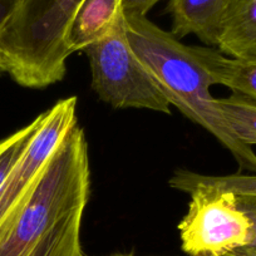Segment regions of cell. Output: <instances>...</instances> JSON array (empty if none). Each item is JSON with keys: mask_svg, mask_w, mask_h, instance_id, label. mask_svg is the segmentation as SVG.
Segmentation results:
<instances>
[{"mask_svg": "<svg viewBox=\"0 0 256 256\" xmlns=\"http://www.w3.org/2000/svg\"><path fill=\"white\" fill-rule=\"evenodd\" d=\"M90 188L88 144L77 123L0 225V256H84L80 228Z\"/></svg>", "mask_w": 256, "mask_h": 256, "instance_id": "6da1fadb", "label": "cell"}, {"mask_svg": "<svg viewBox=\"0 0 256 256\" xmlns=\"http://www.w3.org/2000/svg\"><path fill=\"white\" fill-rule=\"evenodd\" d=\"M128 40L170 104L210 132L241 170L256 174V154L226 124L210 87V74L196 46L181 43L147 16H124Z\"/></svg>", "mask_w": 256, "mask_h": 256, "instance_id": "7a4b0ae2", "label": "cell"}, {"mask_svg": "<svg viewBox=\"0 0 256 256\" xmlns=\"http://www.w3.org/2000/svg\"><path fill=\"white\" fill-rule=\"evenodd\" d=\"M83 0H20L0 28V73L44 88L63 80L70 26Z\"/></svg>", "mask_w": 256, "mask_h": 256, "instance_id": "3957f363", "label": "cell"}, {"mask_svg": "<svg viewBox=\"0 0 256 256\" xmlns=\"http://www.w3.org/2000/svg\"><path fill=\"white\" fill-rule=\"evenodd\" d=\"M168 184L191 196L178 225L182 250L190 256H228L251 241V222L238 195L174 174Z\"/></svg>", "mask_w": 256, "mask_h": 256, "instance_id": "277c9868", "label": "cell"}, {"mask_svg": "<svg viewBox=\"0 0 256 256\" xmlns=\"http://www.w3.org/2000/svg\"><path fill=\"white\" fill-rule=\"evenodd\" d=\"M90 60L92 88L113 108L170 113V102L128 40L123 12L112 30L83 50Z\"/></svg>", "mask_w": 256, "mask_h": 256, "instance_id": "5b68a950", "label": "cell"}, {"mask_svg": "<svg viewBox=\"0 0 256 256\" xmlns=\"http://www.w3.org/2000/svg\"><path fill=\"white\" fill-rule=\"evenodd\" d=\"M77 123L76 97L60 100L46 110L40 130L0 187V225L26 198L56 147Z\"/></svg>", "mask_w": 256, "mask_h": 256, "instance_id": "8992f818", "label": "cell"}, {"mask_svg": "<svg viewBox=\"0 0 256 256\" xmlns=\"http://www.w3.org/2000/svg\"><path fill=\"white\" fill-rule=\"evenodd\" d=\"M226 0H170L171 33L177 39L194 34L202 43L216 46Z\"/></svg>", "mask_w": 256, "mask_h": 256, "instance_id": "52a82bcc", "label": "cell"}, {"mask_svg": "<svg viewBox=\"0 0 256 256\" xmlns=\"http://www.w3.org/2000/svg\"><path fill=\"white\" fill-rule=\"evenodd\" d=\"M216 46L232 58L256 56V0H226Z\"/></svg>", "mask_w": 256, "mask_h": 256, "instance_id": "ba28073f", "label": "cell"}, {"mask_svg": "<svg viewBox=\"0 0 256 256\" xmlns=\"http://www.w3.org/2000/svg\"><path fill=\"white\" fill-rule=\"evenodd\" d=\"M122 13V0H83L70 26L68 42L74 52L107 36Z\"/></svg>", "mask_w": 256, "mask_h": 256, "instance_id": "9c48e42d", "label": "cell"}, {"mask_svg": "<svg viewBox=\"0 0 256 256\" xmlns=\"http://www.w3.org/2000/svg\"><path fill=\"white\" fill-rule=\"evenodd\" d=\"M212 86H225L232 93L256 100V56L232 58L218 49L196 46Z\"/></svg>", "mask_w": 256, "mask_h": 256, "instance_id": "30bf717a", "label": "cell"}, {"mask_svg": "<svg viewBox=\"0 0 256 256\" xmlns=\"http://www.w3.org/2000/svg\"><path fill=\"white\" fill-rule=\"evenodd\" d=\"M216 106L226 124L244 144H256V100L231 93L226 98H216Z\"/></svg>", "mask_w": 256, "mask_h": 256, "instance_id": "8fae6325", "label": "cell"}, {"mask_svg": "<svg viewBox=\"0 0 256 256\" xmlns=\"http://www.w3.org/2000/svg\"><path fill=\"white\" fill-rule=\"evenodd\" d=\"M44 120H46V112L40 113L26 127L20 128L3 141H0V187L3 186L8 174H10L24 151L28 148L36 132L40 130Z\"/></svg>", "mask_w": 256, "mask_h": 256, "instance_id": "7c38bea8", "label": "cell"}, {"mask_svg": "<svg viewBox=\"0 0 256 256\" xmlns=\"http://www.w3.org/2000/svg\"><path fill=\"white\" fill-rule=\"evenodd\" d=\"M174 174L181 178L192 182L210 184L220 190L234 192L235 195L256 196V174H228V176H208L187 170H177Z\"/></svg>", "mask_w": 256, "mask_h": 256, "instance_id": "4fadbf2b", "label": "cell"}, {"mask_svg": "<svg viewBox=\"0 0 256 256\" xmlns=\"http://www.w3.org/2000/svg\"><path fill=\"white\" fill-rule=\"evenodd\" d=\"M238 201L251 222V241L246 248H256V196L238 195Z\"/></svg>", "mask_w": 256, "mask_h": 256, "instance_id": "5bb4252c", "label": "cell"}, {"mask_svg": "<svg viewBox=\"0 0 256 256\" xmlns=\"http://www.w3.org/2000/svg\"><path fill=\"white\" fill-rule=\"evenodd\" d=\"M161 0H122V12L124 16H147V13Z\"/></svg>", "mask_w": 256, "mask_h": 256, "instance_id": "9a60e30c", "label": "cell"}, {"mask_svg": "<svg viewBox=\"0 0 256 256\" xmlns=\"http://www.w3.org/2000/svg\"><path fill=\"white\" fill-rule=\"evenodd\" d=\"M19 3L20 0H0V28L8 20Z\"/></svg>", "mask_w": 256, "mask_h": 256, "instance_id": "2e32d148", "label": "cell"}, {"mask_svg": "<svg viewBox=\"0 0 256 256\" xmlns=\"http://www.w3.org/2000/svg\"><path fill=\"white\" fill-rule=\"evenodd\" d=\"M228 256H256V248H241L232 251Z\"/></svg>", "mask_w": 256, "mask_h": 256, "instance_id": "e0dca14e", "label": "cell"}, {"mask_svg": "<svg viewBox=\"0 0 256 256\" xmlns=\"http://www.w3.org/2000/svg\"><path fill=\"white\" fill-rule=\"evenodd\" d=\"M113 256H132V255H120H120H113Z\"/></svg>", "mask_w": 256, "mask_h": 256, "instance_id": "ac0fdd59", "label": "cell"}]
</instances>
